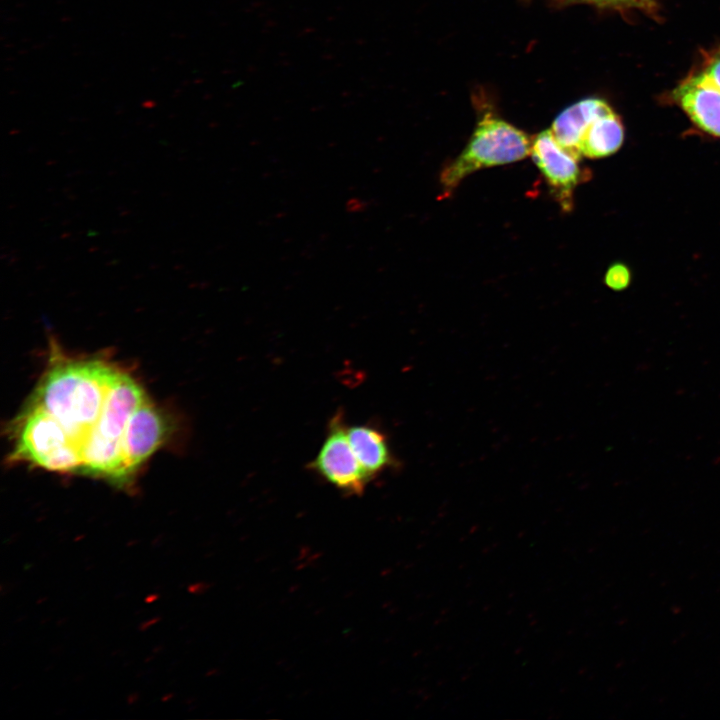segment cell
<instances>
[{"label": "cell", "mask_w": 720, "mask_h": 720, "mask_svg": "<svg viewBox=\"0 0 720 720\" xmlns=\"http://www.w3.org/2000/svg\"><path fill=\"white\" fill-rule=\"evenodd\" d=\"M310 467L346 495L362 494L372 480L351 448L341 411L330 419L324 441Z\"/></svg>", "instance_id": "cell-5"}, {"label": "cell", "mask_w": 720, "mask_h": 720, "mask_svg": "<svg viewBox=\"0 0 720 720\" xmlns=\"http://www.w3.org/2000/svg\"><path fill=\"white\" fill-rule=\"evenodd\" d=\"M606 284L612 289H622L629 282V272L625 266L621 264L613 265L606 274Z\"/></svg>", "instance_id": "cell-12"}, {"label": "cell", "mask_w": 720, "mask_h": 720, "mask_svg": "<svg viewBox=\"0 0 720 720\" xmlns=\"http://www.w3.org/2000/svg\"><path fill=\"white\" fill-rule=\"evenodd\" d=\"M531 143L523 131L485 114L464 150L442 170L440 182L444 193L451 194L465 177L477 170L526 158Z\"/></svg>", "instance_id": "cell-3"}, {"label": "cell", "mask_w": 720, "mask_h": 720, "mask_svg": "<svg viewBox=\"0 0 720 720\" xmlns=\"http://www.w3.org/2000/svg\"><path fill=\"white\" fill-rule=\"evenodd\" d=\"M347 437L356 458L371 479L398 465L385 433L376 426H347Z\"/></svg>", "instance_id": "cell-9"}, {"label": "cell", "mask_w": 720, "mask_h": 720, "mask_svg": "<svg viewBox=\"0 0 720 720\" xmlns=\"http://www.w3.org/2000/svg\"><path fill=\"white\" fill-rule=\"evenodd\" d=\"M167 431L160 411L144 400L131 415L122 439L124 475L127 483L160 446Z\"/></svg>", "instance_id": "cell-7"}, {"label": "cell", "mask_w": 720, "mask_h": 720, "mask_svg": "<svg viewBox=\"0 0 720 720\" xmlns=\"http://www.w3.org/2000/svg\"><path fill=\"white\" fill-rule=\"evenodd\" d=\"M611 107L598 98L583 99L564 109L554 120L551 131L567 150L581 157L579 144L589 124Z\"/></svg>", "instance_id": "cell-10"}, {"label": "cell", "mask_w": 720, "mask_h": 720, "mask_svg": "<svg viewBox=\"0 0 720 720\" xmlns=\"http://www.w3.org/2000/svg\"><path fill=\"white\" fill-rule=\"evenodd\" d=\"M11 457L54 472H81L82 468L77 444L52 415L32 402L17 422Z\"/></svg>", "instance_id": "cell-4"}, {"label": "cell", "mask_w": 720, "mask_h": 720, "mask_svg": "<svg viewBox=\"0 0 720 720\" xmlns=\"http://www.w3.org/2000/svg\"><path fill=\"white\" fill-rule=\"evenodd\" d=\"M145 399L135 379L117 369L101 415L82 449L81 472L119 485L127 484L122 439L131 415Z\"/></svg>", "instance_id": "cell-2"}, {"label": "cell", "mask_w": 720, "mask_h": 720, "mask_svg": "<svg viewBox=\"0 0 720 720\" xmlns=\"http://www.w3.org/2000/svg\"><path fill=\"white\" fill-rule=\"evenodd\" d=\"M703 74L720 88V57L714 59L704 70Z\"/></svg>", "instance_id": "cell-13"}, {"label": "cell", "mask_w": 720, "mask_h": 720, "mask_svg": "<svg viewBox=\"0 0 720 720\" xmlns=\"http://www.w3.org/2000/svg\"><path fill=\"white\" fill-rule=\"evenodd\" d=\"M674 98L698 128L720 137V88L703 72L683 82Z\"/></svg>", "instance_id": "cell-8"}, {"label": "cell", "mask_w": 720, "mask_h": 720, "mask_svg": "<svg viewBox=\"0 0 720 720\" xmlns=\"http://www.w3.org/2000/svg\"><path fill=\"white\" fill-rule=\"evenodd\" d=\"M623 139V125L610 109L589 124L580 141L579 154L592 159L609 156L621 147Z\"/></svg>", "instance_id": "cell-11"}, {"label": "cell", "mask_w": 720, "mask_h": 720, "mask_svg": "<svg viewBox=\"0 0 720 720\" xmlns=\"http://www.w3.org/2000/svg\"><path fill=\"white\" fill-rule=\"evenodd\" d=\"M530 155L555 200L564 211H570L574 189L583 177L578 164L581 157L564 148L551 129L541 131L532 139Z\"/></svg>", "instance_id": "cell-6"}, {"label": "cell", "mask_w": 720, "mask_h": 720, "mask_svg": "<svg viewBox=\"0 0 720 720\" xmlns=\"http://www.w3.org/2000/svg\"><path fill=\"white\" fill-rule=\"evenodd\" d=\"M600 2H612V3H633V2H640L642 0H597Z\"/></svg>", "instance_id": "cell-14"}, {"label": "cell", "mask_w": 720, "mask_h": 720, "mask_svg": "<svg viewBox=\"0 0 720 720\" xmlns=\"http://www.w3.org/2000/svg\"><path fill=\"white\" fill-rule=\"evenodd\" d=\"M117 369L96 359H53L32 398L82 449L98 421Z\"/></svg>", "instance_id": "cell-1"}]
</instances>
